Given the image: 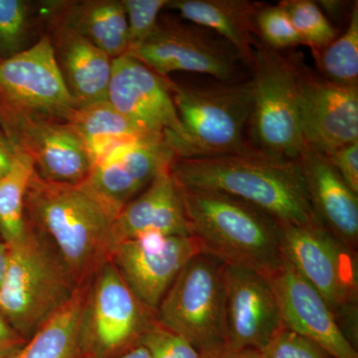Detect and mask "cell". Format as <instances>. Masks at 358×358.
I'll return each mask as SVG.
<instances>
[{"mask_svg":"<svg viewBox=\"0 0 358 358\" xmlns=\"http://www.w3.org/2000/svg\"><path fill=\"white\" fill-rule=\"evenodd\" d=\"M171 173L182 187L229 195L262 209L282 224L320 222L298 159L256 150L243 154L180 157L171 164Z\"/></svg>","mask_w":358,"mask_h":358,"instance_id":"obj_1","label":"cell"},{"mask_svg":"<svg viewBox=\"0 0 358 358\" xmlns=\"http://www.w3.org/2000/svg\"><path fill=\"white\" fill-rule=\"evenodd\" d=\"M117 214L86 182H53L33 169L26 189V220L55 247L78 286L110 262Z\"/></svg>","mask_w":358,"mask_h":358,"instance_id":"obj_2","label":"cell"},{"mask_svg":"<svg viewBox=\"0 0 358 358\" xmlns=\"http://www.w3.org/2000/svg\"><path fill=\"white\" fill-rule=\"evenodd\" d=\"M180 188L190 234L201 253L266 278L281 267L282 223L274 216L229 195Z\"/></svg>","mask_w":358,"mask_h":358,"instance_id":"obj_3","label":"cell"},{"mask_svg":"<svg viewBox=\"0 0 358 358\" xmlns=\"http://www.w3.org/2000/svg\"><path fill=\"white\" fill-rule=\"evenodd\" d=\"M7 248L0 315L27 341L80 286L55 247L27 220L23 234Z\"/></svg>","mask_w":358,"mask_h":358,"instance_id":"obj_4","label":"cell"},{"mask_svg":"<svg viewBox=\"0 0 358 358\" xmlns=\"http://www.w3.org/2000/svg\"><path fill=\"white\" fill-rule=\"evenodd\" d=\"M217 82L189 87L166 77L187 138L182 157L243 154L254 150L246 136L253 108V78Z\"/></svg>","mask_w":358,"mask_h":358,"instance_id":"obj_5","label":"cell"},{"mask_svg":"<svg viewBox=\"0 0 358 358\" xmlns=\"http://www.w3.org/2000/svg\"><path fill=\"white\" fill-rule=\"evenodd\" d=\"M281 252L282 259L319 292L357 350V251L315 222L282 224Z\"/></svg>","mask_w":358,"mask_h":358,"instance_id":"obj_6","label":"cell"},{"mask_svg":"<svg viewBox=\"0 0 358 358\" xmlns=\"http://www.w3.org/2000/svg\"><path fill=\"white\" fill-rule=\"evenodd\" d=\"M298 54H282L258 42L251 70L254 101L249 136L254 150L296 159L305 147L301 134L296 65Z\"/></svg>","mask_w":358,"mask_h":358,"instance_id":"obj_7","label":"cell"},{"mask_svg":"<svg viewBox=\"0 0 358 358\" xmlns=\"http://www.w3.org/2000/svg\"><path fill=\"white\" fill-rule=\"evenodd\" d=\"M225 267L200 252L179 273L155 312L160 326L200 353L226 345Z\"/></svg>","mask_w":358,"mask_h":358,"instance_id":"obj_8","label":"cell"},{"mask_svg":"<svg viewBox=\"0 0 358 358\" xmlns=\"http://www.w3.org/2000/svg\"><path fill=\"white\" fill-rule=\"evenodd\" d=\"M112 263L92 278L81 320L83 357L114 358L140 346L157 322Z\"/></svg>","mask_w":358,"mask_h":358,"instance_id":"obj_9","label":"cell"},{"mask_svg":"<svg viewBox=\"0 0 358 358\" xmlns=\"http://www.w3.org/2000/svg\"><path fill=\"white\" fill-rule=\"evenodd\" d=\"M129 56L160 77L199 73L220 82L246 79L248 69L237 52L217 33L183 20H162L140 48Z\"/></svg>","mask_w":358,"mask_h":358,"instance_id":"obj_10","label":"cell"},{"mask_svg":"<svg viewBox=\"0 0 358 358\" xmlns=\"http://www.w3.org/2000/svg\"><path fill=\"white\" fill-rule=\"evenodd\" d=\"M0 108L65 122L76 109L47 35L0 61Z\"/></svg>","mask_w":358,"mask_h":358,"instance_id":"obj_11","label":"cell"},{"mask_svg":"<svg viewBox=\"0 0 358 358\" xmlns=\"http://www.w3.org/2000/svg\"><path fill=\"white\" fill-rule=\"evenodd\" d=\"M0 127L42 178L68 185L88 179L93 159L67 122L0 108Z\"/></svg>","mask_w":358,"mask_h":358,"instance_id":"obj_12","label":"cell"},{"mask_svg":"<svg viewBox=\"0 0 358 358\" xmlns=\"http://www.w3.org/2000/svg\"><path fill=\"white\" fill-rule=\"evenodd\" d=\"M296 96L307 145L327 155L358 141V86L324 79L299 55Z\"/></svg>","mask_w":358,"mask_h":358,"instance_id":"obj_13","label":"cell"},{"mask_svg":"<svg viewBox=\"0 0 358 358\" xmlns=\"http://www.w3.org/2000/svg\"><path fill=\"white\" fill-rule=\"evenodd\" d=\"M200 253L192 236H148L115 244L110 262L148 308L160 301L186 264Z\"/></svg>","mask_w":358,"mask_h":358,"instance_id":"obj_14","label":"cell"},{"mask_svg":"<svg viewBox=\"0 0 358 358\" xmlns=\"http://www.w3.org/2000/svg\"><path fill=\"white\" fill-rule=\"evenodd\" d=\"M108 101L143 128L173 138L179 157L185 155L187 138L167 88L166 77H160L128 54L113 59Z\"/></svg>","mask_w":358,"mask_h":358,"instance_id":"obj_15","label":"cell"},{"mask_svg":"<svg viewBox=\"0 0 358 358\" xmlns=\"http://www.w3.org/2000/svg\"><path fill=\"white\" fill-rule=\"evenodd\" d=\"M178 157L166 134L126 143L96 160L85 182L120 213Z\"/></svg>","mask_w":358,"mask_h":358,"instance_id":"obj_16","label":"cell"},{"mask_svg":"<svg viewBox=\"0 0 358 358\" xmlns=\"http://www.w3.org/2000/svg\"><path fill=\"white\" fill-rule=\"evenodd\" d=\"M282 324L268 278L255 271L225 267V338L232 350H259Z\"/></svg>","mask_w":358,"mask_h":358,"instance_id":"obj_17","label":"cell"},{"mask_svg":"<svg viewBox=\"0 0 358 358\" xmlns=\"http://www.w3.org/2000/svg\"><path fill=\"white\" fill-rule=\"evenodd\" d=\"M268 280L285 327L310 339L334 358H358L357 348L341 331L326 301L289 263L284 260Z\"/></svg>","mask_w":358,"mask_h":358,"instance_id":"obj_18","label":"cell"},{"mask_svg":"<svg viewBox=\"0 0 358 358\" xmlns=\"http://www.w3.org/2000/svg\"><path fill=\"white\" fill-rule=\"evenodd\" d=\"M148 235L192 236L181 188L171 169L162 171L143 192L122 207L115 218V246Z\"/></svg>","mask_w":358,"mask_h":358,"instance_id":"obj_19","label":"cell"},{"mask_svg":"<svg viewBox=\"0 0 358 358\" xmlns=\"http://www.w3.org/2000/svg\"><path fill=\"white\" fill-rule=\"evenodd\" d=\"M298 159L317 220L341 243L357 251L358 194L346 185L326 155L307 143Z\"/></svg>","mask_w":358,"mask_h":358,"instance_id":"obj_20","label":"cell"},{"mask_svg":"<svg viewBox=\"0 0 358 358\" xmlns=\"http://www.w3.org/2000/svg\"><path fill=\"white\" fill-rule=\"evenodd\" d=\"M49 38L76 108L107 101L113 59L82 35L55 21L51 20Z\"/></svg>","mask_w":358,"mask_h":358,"instance_id":"obj_21","label":"cell"},{"mask_svg":"<svg viewBox=\"0 0 358 358\" xmlns=\"http://www.w3.org/2000/svg\"><path fill=\"white\" fill-rule=\"evenodd\" d=\"M260 4L250 0H169L166 8L176 11L183 20L217 33L229 42L251 71L259 42L255 15Z\"/></svg>","mask_w":358,"mask_h":358,"instance_id":"obj_22","label":"cell"},{"mask_svg":"<svg viewBox=\"0 0 358 358\" xmlns=\"http://www.w3.org/2000/svg\"><path fill=\"white\" fill-rule=\"evenodd\" d=\"M51 18L88 39L110 59L128 53V23L122 1L50 2Z\"/></svg>","mask_w":358,"mask_h":358,"instance_id":"obj_23","label":"cell"},{"mask_svg":"<svg viewBox=\"0 0 358 358\" xmlns=\"http://www.w3.org/2000/svg\"><path fill=\"white\" fill-rule=\"evenodd\" d=\"M66 122L83 141L94 164L115 148L162 136L131 121L108 100L77 107Z\"/></svg>","mask_w":358,"mask_h":358,"instance_id":"obj_24","label":"cell"},{"mask_svg":"<svg viewBox=\"0 0 358 358\" xmlns=\"http://www.w3.org/2000/svg\"><path fill=\"white\" fill-rule=\"evenodd\" d=\"M90 282L78 287L72 298L39 327L13 358H83L81 320Z\"/></svg>","mask_w":358,"mask_h":358,"instance_id":"obj_25","label":"cell"},{"mask_svg":"<svg viewBox=\"0 0 358 358\" xmlns=\"http://www.w3.org/2000/svg\"><path fill=\"white\" fill-rule=\"evenodd\" d=\"M33 169L31 159L20 152L10 171L0 178V238L6 244L24 232L26 189Z\"/></svg>","mask_w":358,"mask_h":358,"instance_id":"obj_26","label":"cell"},{"mask_svg":"<svg viewBox=\"0 0 358 358\" xmlns=\"http://www.w3.org/2000/svg\"><path fill=\"white\" fill-rule=\"evenodd\" d=\"M319 74L334 83L358 86V2L352 4L345 32L313 54Z\"/></svg>","mask_w":358,"mask_h":358,"instance_id":"obj_27","label":"cell"},{"mask_svg":"<svg viewBox=\"0 0 358 358\" xmlns=\"http://www.w3.org/2000/svg\"><path fill=\"white\" fill-rule=\"evenodd\" d=\"M279 4L288 14L303 45L310 47L312 54L322 51L338 36V30L322 13L317 1L284 0Z\"/></svg>","mask_w":358,"mask_h":358,"instance_id":"obj_28","label":"cell"},{"mask_svg":"<svg viewBox=\"0 0 358 358\" xmlns=\"http://www.w3.org/2000/svg\"><path fill=\"white\" fill-rule=\"evenodd\" d=\"M255 26L259 41L268 48L282 51L303 45L288 14L279 3H261L257 9Z\"/></svg>","mask_w":358,"mask_h":358,"instance_id":"obj_29","label":"cell"},{"mask_svg":"<svg viewBox=\"0 0 358 358\" xmlns=\"http://www.w3.org/2000/svg\"><path fill=\"white\" fill-rule=\"evenodd\" d=\"M30 11L22 0H0V60L25 50Z\"/></svg>","mask_w":358,"mask_h":358,"instance_id":"obj_30","label":"cell"},{"mask_svg":"<svg viewBox=\"0 0 358 358\" xmlns=\"http://www.w3.org/2000/svg\"><path fill=\"white\" fill-rule=\"evenodd\" d=\"M169 0H122L128 23V55L145 43L157 27Z\"/></svg>","mask_w":358,"mask_h":358,"instance_id":"obj_31","label":"cell"},{"mask_svg":"<svg viewBox=\"0 0 358 358\" xmlns=\"http://www.w3.org/2000/svg\"><path fill=\"white\" fill-rule=\"evenodd\" d=\"M258 352L259 358H334L310 339L285 326Z\"/></svg>","mask_w":358,"mask_h":358,"instance_id":"obj_32","label":"cell"},{"mask_svg":"<svg viewBox=\"0 0 358 358\" xmlns=\"http://www.w3.org/2000/svg\"><path fill=\"white\" fill-rule=\"evenodd\" d=\"M150 358H201L196 348L182 336L155 322L141 338Z\"/></svg>","mask_w":358,"mask_h":358,"instance_id":"obj_33","label":"cell"},{"mask_svg":"<svg viewBox=\"0 0 358 358\" xmlns=\"http://www.w3.org/2000/svg\"><path fill=\"white\" fill-rule=\"evenodd\" d=\"M346 185L358 194V141L326 155Z\"/></svg>","mask_w":358,"mask_h":358,"instance_id":"obj_34","label":"cell"},{"mask_svg":"<svg viewBox=\"0 0 358 358\" xmlns=\"http://www.w3.org/2000/svg\"><path fill=\"white\" fill-rule=\"evenodd\" d=\"M25 343V339L0 315V355L13 357Z\"/></svg>","mask_w":358,"mask_h":358,"instance_id":"obj_35","label":"cell"},{"mask_svg":"<svg viewBox=\"0 0 358 358\" xmlns=\"http://www.w3.org/2000/svg\"><path fill=\"white\" fill-rule=\"evenodd\" d=\"M20 152L6 133L0 129V178L10 171Z\"/></svg>","mask_w":358,"mask_h":358,"instance_id":"obj_36","label":"cell"},{"mask_svg":"<svg viewBox=\"0 0 358 358\" xmlns=\"http://www.w3.org/2000/svg\"><path fill=\"white\" fill-rule=\"evenodd\" d=\"M201 358H259V352L256 350H232L223 345L216 350L200 353Z\"/></svg>","mask_w":358,"mask_h":358,"instance_id":"obj_37","label":"cell"},{"mask_svg":"<svg viewBox=\"0 0 358 358\" xmlns=\"http://www.w3.org/2000/svg\"><path fill=\"white\" fill-rule=\"evenodd\" d=\"M317 3L327 18H329V16L331 18H338L345 13L348 2L341 1V0H322V1H317Z\"/></svg>","mask_w":358,"mask_h":358,"instance_id":"obj_38","label":"cell"},{"mask_svg":"<svg viewBox=\"0 0 358 358\" xmlns=\"http://www.w3.org/2000/svg\"><path fill=\"white\" fill-rule=\"evenodd\" d=\"M114 358H150V353H148L147 350V348L140 345L138 346V348H134V350H129V352L124 353V355H120V357Z\"/></svg>","mask_w":358,"mask_h":358,"instance_id":"obj_39","label":"cell"},{"mask_svg":"<svg viewBox=\"0 0 358 358\" xmlns=\"http://www.w3.org/2000/svg\"><path fill=\"white\" fill-rule=\"evenodd\" d=\"M7 253H8L7 244L0 238V282L2 281L4 270H6Z\"/></svg>","mask_w":358,"mask_h":358,"instance_id":"obj_40","label":"cell"},{"mask_svg":"<svg viewBox=\"0 0 358 358\" xmlns=\"http://www.w3.org/2000/svg\"><path fill=\"white\" fill-rule=\"evenodd\" d=\"M13 357H3V355H0V358H13Z\"/></svg>","mask_w":358,"mask_h":358,"instance_id":"obj_41","label":"cell"},{"mask_svg":"<svg viewBox=\"0 0 358 358\" xmlns=\"http://www.w3.org/2000/svg\"><path fill=\"white\" fill-rule=\"evenodd\" d=\"M0 61H1V60H0Z\"/></svg>","mask_w":358,"mask_h":358,"instance_id":"obj_42","label":"cell"}]
</instances>
